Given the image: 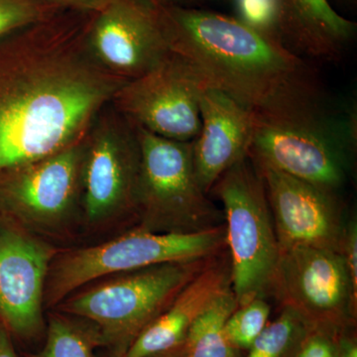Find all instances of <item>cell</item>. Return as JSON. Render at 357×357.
Listing matches in <instances>:
<instances>
[{
    "label": "cell",
    "instance_id": "cell-1",
    "mask_svg": "<svg viewBox=\"0 0 357 357\" xmlns=\"http://www.w3.org/2000/svg\"><path fill=\"white\" fill-rule=\"evenodd\" d=\"M93 14L59 10L0 38V173L83 140L128 83L89 57Z\"/></svg>",
    "mask_w": 357,
    "mask_h": 357
},
{
    "label": "cell",
    "instance_id": "cell-2",
    "mask_svg": "<svg viewBox=\"0 0 357 357\" xmlns=\"http://www.w3.org/2000/svg\"><path fill=\"white\" fill-rule=\"evenodd\" d=\"M169 50L204 83L255 115H275L323 102L314 66L278 39L236 16L156 6Z\"/></svg>",
    "mask_w": 357,
    "mask_h": 357
},
{
    "label": "cell",
    "instance_id": "cell-3",
    "mask_svg": "<svg viewBox=\"0 0 357 357\" xmlns=\"http://www.w3.org/2000/svg\"><path fill=\"white\" fill-rule=\"evenodd\" d=\"M357 145L354 107L331 110L325 102L275 115H255L248 156L326 192L347 183Z\"/></svg>",
    "mask_w": 357,
    "mask_h": 357
},
{
    "label": "cell",
    "instance_id": "cell-4",
    "mask_svg": "<svg viewBox=\"0 0 357 357\" xmlns=\"http://www.w3.org/2000/svg\"><path fill=\"white\" fill-rule=\"evenodd\" d=\"M211 258L115 274L114 278L66 301L61 310L95 326L102 347H109L112 357H122Z\"/></svg>",
    "mask_w": 357,
    "mask_h": 357
},
{
    "label": "cell",
    "instance_id": "cell-5",
    "mask_svg": "<svg viewBox=\"0 0 357 357\" xmlns=\"http://www.w3.org/2000/svg\"><path fill=\"white\" fill-rule=\"evenodd\" d=\"M211 192L222 204L237 304L266 298L281 250L261 172L245 157L223 173Z\"/></svg>",
    "mask_w": 357,
    "mask_h": 357
},
{
    "label": "cell",
    "instance_id": "cell-6",
    "mask_svg": "<svg viewBox=\"0 0 357 357\" xmlns=\"http://www.w3.org/2000/svg\"><path fill=\"white\" fill-rule=\"evenodd\" d=\"M137 130L141 160L135 210L142 220L140 229L196 234L222 225V210L197 178L192 142L166 139L140 128Z\"/></svg>",
    "mask_w": 357,
    "mask_h": 357
},
{
    "label": "cell",
    "instance_id": "cell-7",
    "mask_svg": "<svg viewBox=\"0 0 357 357\" xmlns=\"http://www.w3.org/2000/svg\"><path fill=\"white\" fill-rule=\"evenodd\" d=\"M225 248V223L196 234L153 232L138 227L109 243L63 256L53 267L47 301L59 303L102 277L164 263L208 259Z\"/></svg>",
    "mask_w": 357,
    "mask_h": 357
},
{
    "label": "cell",
    "instance_id": "cell-8",
    "mask_svg": "<svg viewBox=\"0 0 357 357\" xmlns=\"http://www.w3.org/2000/svg\"><path fill=\"white\" fill-rule=\"evenodd\" d=\"M268 295L312 330L333 335L356 330L357 290L342 255L335 251L282 249Z\"/></svg>",
    "mask_w": 357,
    "mask_h": 357
},
{
    "label": "cell",
    "instance_id": "cell-9",
    "mask_svg": "<svg viewBox=\"0 0 357 357\" xmlns=\"http://www.w3.org/2000/svg\"><path fill=\"white\" fill-rule=\"evenodd\" d=\"M84 140L82 202L89 220L135 210L141 160L137 128L107 105Z\"/></svg>",
    "mask_w": 357,
    "mask_h": 357
},
{
    "label": "cell",
    "instance_id": "cell-10",
    "mask_svg": "<svg viewBox=\"0 0 357 357\" xmlns=\"http://www.w3.org/2000/svg\"><path fill=\"white\" fill-rule=\"evenodd\" d=\"M206 86L171 52L153 69L122 86L112 103L137 128L166 139L192 142L201 130L199 96Z\"/></svg>",
    "mask_w": 357,
    "mask_h": 357
},
{
    "label": "cell",
    "instance_id": "cell-11",
    "mask_svg": "<svg viewBox=\"0 0 357 357\" xmlns=\"http://www.w3.org/2000/svg\"><path fill=\"white\" fill-rule=\"evenodd\" d=\"M84 44L98 67L126 81L146 74L171 53L150 0H114L93 14Z\"/></svg>",
    "mask_w": 357,
    "mask_h": 357
},
{
    "label": "cell",
    "instance_id": "cell-12",
    "mask_svg": "<svg viewBox=\"0 0 357 357\" xmlns=\"http://www.w3.org/2000/svg\"><path fill=\"white\" fill-rule=\"evenodd\" d=\"M280 250L326 249L340 253L345 220L338 194L269 168H259Z\"/></svg>",
    "mask_w": 357,
    "mask_h": 357
},
{
    "label": "cell",
    "instance_id": "cell-13",
    "mask_svg": "<svg viewBox=\"0 0 357 357\" xmlns=\"http://www.w3.org/2000/svg\"><path fill=\"white\" fill-rule=\"evenodd\" d=\"M84 139L0 173V202L33 225H49L64 220L82 197Z\"/></svg>",
    "mask_w": 357,
    "mask_h": 357
},
{
    "label": "cell",
    "instance_id": "cell-14",
    "mask_svg": "<svg viewBox=\"0 0 357 357\" xmlns=\"http://www.w3.org/2000/svg\"><path fill=\"white\" fill-rule=\"evenodd\" d=\"M53 255L31 237L0 229V319L9 333L22 340L43 333L42 303Z\"/></svg>",
    "mask_w": 357,
    "mask_h": 357
},
{
    "label": "cell",
    "instance_id": "cell-15",
    "mask_svg": "<svg viewBox=\"0 0 357 357\" xmlns=\"http://www.w3.org/2000/svg\"><path fill=\"white\" fill-rule=\"evenodd\" d=\"M201 130L192 141V163L199 185L206 194L218 178L248 156L255 114L211 86L199 96Z\"/></svg>",
    "mask_w": 357,
    "mask_h": 357
},
{
    "label": "cell",
    "instance_id": "cell-16",
    "mask_svg": "<svg viewBox=\"0 0 357 357\" xmlns=\"http://www.w3.org/2000/svg\"><path fill=\"white\" fill-rule=\"evenodd\" d=\"M229 288L231 266L225 248L211 258L122 357H178L197 319Z\"/></svg>",
    "mask_w": 357,
    "mask_h": 357
},
{
    "label": "cell",
    "instance_id": "cell-17",
    "mask_svg": "<svg viewBox=\"0 0 357 357\" xmlns=\"http://www.w3.org/2000/svg\"><path fill=\"white\" fill-rule=\"evenodd\" d=\"M279 37L301 57L337 62L356 38L357 26L333 8L330 0H277Z\"/></svg>",
    "mask_w": 357,
    "mask_h": 357
},
{
    "label": "cell",
    "instance_id": "cell-18",
    "mask_svg": "<svg viewBox=\"0 0 357 357\" xmlns=\"http://www.w3.org/2000/svg\"><path fill=\"white\" fill-rule=\"evenodd\" d=\"M238 307L232 288L220 295L194 324L178 357H243L225 337V321Z\"/></svg>",
    "mask_w": 357,
    "mask_h": 357
},
{
    "label": "cell",
    "instance_id": "cell-19",
    "mask_svg": "<svg viewBox=\"0 0 357 357\" xmlns=\"http://www.w3.org/2000/svg\"><path fill=\"white\" fill-rule=\"evenodd\" d=\"M100 347L102 340L95 326L56 316L49 321L42 351L28 357H96L95 349Z\"/></svg>",
    "mask_w": 357,
    "mask_h": 357
},
{
    "label": "cell",
    "instance_id": "cell-20",
    "mask_svg": "<svg viewBox=\"0 0 357 357\" xmlns=\"http://www.w3.org/2000/svg\"><path fill=\"white\" fill-rule=\"evenodd\" d=\"M311 331L292 310L282 307L243 357H294Z\"/></svg>",
    "mask_w": 357,
    "mask_h": 357
},
{
    "label": "cell",
    "instance_id": "cell-21",
    "mask_svg": "<svg viewBox=\"0 0 357 357\" xmlns=\"http://www.w3.org/2000/svg\"><path fill=\"white\" fill-rule=\"evenodd\" d=\"M271 307L266 298L258 297L241 305L225 321V337L237 351L245 352L269 324Z\"/></svg>",
    "mask_w": 357,
    "mask_h": 357
},
{
    "label": "cell",
    "instance_id": "cell-22",
    "mask_svg": "<svg viewBox=\"0 0 357 357\" xmlns=\"http://www.w3.org/2000/svg\"><path fill=\"white\" fill-rule=\"evenodd\" d=\"M64 9L52 8L33 0H0V38Z\"/></svg>",
    "mask_w": 357,
    "mask_h": 357
},
{
    "label": "cell",
    "instance_id": "cell-23",
    "mask_svg": "<svg viewBox=\"0 0 357 357\" xmlns=\"http://www.w3.org/2000/svg\"><path fill=\"white\" fill-rule=\"evenodd\" d=\"M236 18L281 41L277 0H232Z\"/></svg>",
    "mask_w": 357,
    "mask_h": 357
},
{
    "label": "cell",
    "instance_id": "cell-24",
    "mask_svg": "<svg viewBox=\"0 0 357 357\" xmlns=\"http://www.w3.org/2000/svg\"><path fill=\"white\" fill-rule=\"evenodd\" d=\"M337 335L312 330L294 357H337Z\"/></svg>",
    "mask_w": 357,
    "mask_h": 357
},
{
    "label": "cell",
    "instance_id": "cell-25",
    "mask_svg": "<svg viewBox=\"0 0 357 357\" xmlns=\"http://www.w3.org/2000/svg\"><path fill=\"white\" fill-rule=\"evenodd\" d=\"M340 255L349 272L352 286L357 290V222L352 218L345 222L344 236L340 245Z\"/></svg>",
    "mask_w": 357,
    "mask_h": 357
},
{
    "label": "cell",
    "instance_id": "cell-26",
    "mask_svg": "<svg viewBox=\"0 0 357 357\" xmlns=\"http://www.w3.org/2000/svg\"><path fill=\"white\" fill-rule=\"evenodd\" d=\"M45 6L65 10L96 13L114 0H33Z\"/></svg>",
    "mask_w": 357,
    "mask_h": 357
},
{
    "label": "cell",
    "instance_id": "cell-27",
    "mask_svg": "<svg viewBox=\"0 0 357 357\" xmlns=\"http://www.w3.org/2000/svg\"><path fill=\"white\" fill-rule=\"evenodd\" d=\"M337 357H357V337L356 331H347L337 337Z\"/></svg>",
    "mask_w": 357,
    "mask_h": 357
},
{
    "label": "cell",
    "instance_id": "cell-28",
    "mask_svg": "<svg viewBox=\"0 0 357 357\" xmlns=\"http://www.w3.org/2000/svg\"><path fill=\"white\" fill-rule=\"evenodd\" d=\"M0 357H18L10 333L0 323Z\"/></svg>",
    "mask_w": 357,
    "mask_h": 357
},
{
    "label": "cell",
    "instance_id": "cell-29",
    "mask_svg": "<svg viewBox=\"0 0 357 357\" xmlns=\"http://www.w3.org/2000/svg\"><path fill=\"white\" fill-rule=\"evenodd\" d=\"M155 6H184L192 7L194 4L206 3V2L218 1V0H150Z\"/></svg>",
    "mask_w": 357,
    "mask_h": 357
},
{
    "label": "cell",
    "instance_id": "cell-30",
    "mask_svg": "<svg viewBox=\"0 0 357 357\" xmlns=\"http://www.w3.org/2000/svg\"><path fill=\"white\" fill-rule=\"evenodd\" d=\"M335 3L342 7V8L352 9L356 8L357 0H333Z\"/></svg>",
    "mask_w": 357,
    "mask_h": 357
}]
</instances>
